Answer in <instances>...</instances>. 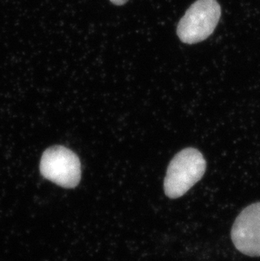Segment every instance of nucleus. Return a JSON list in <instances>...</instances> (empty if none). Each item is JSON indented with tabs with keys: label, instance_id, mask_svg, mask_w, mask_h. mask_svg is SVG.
<instances>
[{
	"label": "nucleus",
	"instance_id": "1",
	"mask_svg": "<svg viewBox=\"0 0 260 261\" xmlns=\"http://www.w3.org/2000/svg\"><path fill=\"white\" fill-rule=\"evenodd\" d=\"M206 170V161L194 148H186L171 161L164 179L165 194L177 199L185 195L201 179Z\"/></svg>",
	"mask_w": 260,
	"mask_h": 261
},
{
	"label": "nucleus",
	"instance_id": "2",
	"mask_svg": "<svg viewBox=\"0 0 260 261\" xmlns=\"http://www.w3.org/2000/svg\"><path fill=\"white\" fill-rule=\"evenodd\" d=\"M221 15V6L216 0H198L178 23L177 36L188 44L202 42L213 33Z\"/></svg>",
	"mask_w": 260,
	"mask_h": 261
},
{
	"label": "nucleus",
	"instance_id": "3",
	"mask_svg": "<svg viewBox=\"0 0 260 261\" xmlns=\"http://www.w3.org/2000/svg\"><path fill=\"white\" fill-rule=\"evenodd\" d=\"M40 172L47 179L61 187H76L81 178V165L78 155L68 148L55 145L42 154Z\"/></svg>",
	"mask_w": 260,
	"mask_h": 261
},
{
	"label": "nucleus",
	"instance_id": "4",
	"mask_svg": "<svg viewBox=\"0 0 260 261\" xmlns=\"http://www.w3.org/2000/svg\"><path fill=\"white\" fill-rule=\"evenodd\" d=\"M231 240L241 253L260 257V202L248 205L238 215L231 228Z\"/></svg>",
	"mask_w": 260,
	"mask_h": 261
},
{
	"label": "nucleus",
	"instance_id": "5",
	"mask_svg": "<svg viewBox=\"0 0 260 261\" xmlns=\"http://www.w3.org/2000/svg\"><path fill=\"white\" fill-rule=\"evenodd\" d=\"M111 2L117 5H122L123 4H125L128 0H110Z\"/></svg>",
	"mask_w": 260,
	"mask_h": 261
}]
</instances>
